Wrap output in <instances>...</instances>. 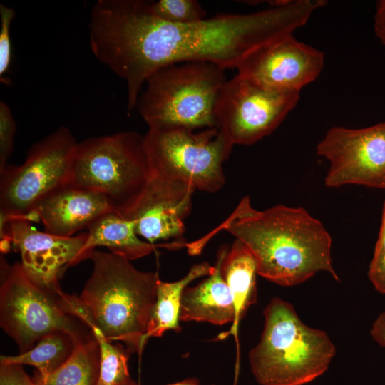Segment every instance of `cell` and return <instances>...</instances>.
Returning <instances> with one entry per match:
<instances>
[{
	"mask_svg": "<svg viewBox=\"0 0 385 385\" xmlns=\"http://www.w3.org/2000/svg\"><path fill=\"white\" fill-rule=\"evenodd\" d=\"M319 8L316 0L283 1L252 14H221L191 23L156 17L148 1L126 0L113 46L127 96L135 101L148 78L167 65L204 61L237 68L254 51L304 25Z\"/></svg>",
	"mask_w": 385,
	"mask_h": 385,
	"instance_id": "1",
	"label": "cell"
},
{
	"mask_svg": "<svg viewBox=\"0 0 385 385\" xmlns=\"http://www.w3.org/2000/svg\"><path fill=\"white\" fill-rule=\"evenodd\" d=\"M220 230L241 241L256 260L257 274L277 284L297 285L319 272L339 280L332 265L331 236L303 207L277 205L258 210L245 196L220 226L188 244L189 253L198 254Z\"/></svg>",
	"mask_w": 385,
	"mask_h": 385,
	"instance_id": "2",
	"label": "cell"
},
{
	"mask_svg": "<svg viewBox=\"0 0 385 385\" xmlns=\"http://www.w3.org/2000/svg\"><path fill=\"white\" fill-rule=\"evenodd\" d=\"M93 268L78 297L63 292L62 309L93 324L111 342H123L140 356L156 299L157 273L135 268L130 260L110 252L94 250Z\"/></svg>",
	"mask_w": 385,
	"mask_h": 385,
	"instance_id": "3",
	"label": "cell"
},
{
	"mask_svg": "<svg viewBox=\"0 0 385 385\" xmlns=\"http://www.w3.org/2000/svg\"><path fill=\"white\" fill-rule=\"evenodd\" d=\"M263 315L260 339L248 354L259 384L304 385L327 370L336 346L325 332L307 326L279 297L271 299Z\"/></svg>",
	"mask_w": 385,
	"mask_h": 385,
	"instance_id": "4",
	"label": "cell"
},
{
	"mask_svg": "<svg viewBox=\"0 0 385 385\" xmlns=\"http://www.w3.org/2000/svg\"><path fill=\"white\" fill-rule=\"evenodd\" d=\"M225 69L204 61L173 63L151 74L137 108L149 129L217 127L215 106Z\"/></svg>",
	"mask_w": 385,
	"mask_h": 385,
	"instance_id": "5",
	"label": "cell"
},
{
	"mask_svg": "<svg viewBox=\"0 0 385 385\" xmlns=\"http://www.w3.org/2000/svg\"><path fill=\"white\" fill-rule=\"evenodd\" d=\"M153 174L145 135L128 130L78 143L68 185L103 194L125 216L137 204Z\"/></svg>",
	"mask_w": 385,
	"mask_h": 385,
	"instance_id": "6",
	"label": "cell"
},
{
	"mask_svg": "<svg viewBox=\"0 0 385 385\" xmlns=\"http://www.w3.org/2000/svg\"><path fill=\"white\" fill-rule=\"evenodd\" d=\"M77 143L71 130L61 126L35 143L22 164L1 170L0 217L40 221L32 211L46 195L68 184Z\"/></svg>",
	"mask_w": 385,
	"mask_h": 385,
	"instance_id": "7",
	"label": "cell"
},
{
	"mask_svg": "<svg viewBox=\"0 0 385 385\" xmlns=\"http://www.w3.org/2000/svg\"><path fill=\"white\" fill-rule=\"evenodd\" d=\"M154 170L215 193L225 183L223 163L234 145L217 128L149 129L145 135Z\"/></svg>",
	"mask_w": 385,
	"mask_h": 385,
	"instance_id": "8",
	"label": "cell"
},
{
	"mask_svg": "<svg viewBox=\"0 0 385 385\" xmlns=\"http://www.w3.org/2000/svg\"><path fill=\"white\" fill-rule=\"evenodd\" d=\"M299 92L281 91L236 74L215 106L217 127L235 145H251L273 132L296 106Z\"/></svg>",
	"mask_w": 385,
	"mask_h": 385,
	"instance_id": "9",
	"label": "cell"
},
{
	"mask_svg": "<svg viewBox=\"0 0 385 385\" xmlns=\"http://www.w3.org/2000/svg\"><path fill=\"white\" fill-rule=\"evenodd\" d=\"M4 266V265H3ZM4 267L0 287V326L14 341L19 354L57 331L85 340L73 320L61 307L57 295L34 284L19 262Z\"/></svg>",
	"mask_w": 385,
	"mask_h": 385,
	"instance_id": "10",
	"label": "cell"
},
{
	"mask_svg": "<svg viewBox=\"0 0 385 385\" xmlns=\"http://www.w3.org/2000/svg\"><path fill=\"white\" fill-rule=\"evenodd\" d=\"M317 153L329 162L326 186L385 188V123L359 129L332 128Z\"/></svg>",
	"mask_w": 385,
	"mask_h": 385,
	"instance_id": "11",
	"label": "cell"
},
{
	"mask_svg": "<svg viewBox=\"0 0 385 385\" xmlns=\"http://www.w3.org/2000/svg\"><path fill=\"white\" fill-rule=\"evenodd\" d=\"M1 240H10L21 255V267L27 278L53 295L61 291L59 278L66 267L85 260L82 250L87 232L61 237L40 231L26 220L0 223Z\"/></svg>",
	"mask_w": 385,
	"mask_h": 385,
	"instance_id": "12",
	"label": "cell"
},
{
	"mask_svg": "<svg viewBox=\"0 0 385 385\" xmlns=\"http://www.w3.org/2000/svg\"><path fill=\"white\" fill-rule=\"evenodd\" d=\"M195 190L191 183L153 168L137 204L124 217L133 220L136 233L153 245L161 240L181 242Z\"/></svg>",
	"mask_w": 385,
	"mask_h": 385,
	"instance_id": "13",
	"label": "cell"
},
{
	"mask_svg": "<svg viewBox=\"0 0 385 385\" xmlns=\"http://www.w3.org/2000/svg\"><path fill=\"white\" fill-rule=\"evenodd\" d=\"M324 63L322 51L288 34L254 51L237 70L264 86L299 92L318 77Z\"/></svg>",
	"mask_w": 385,
	"mask_h": 385,
	"instance_id": "14",
	"label": "cell"
},
{
	"mask_svg": "<svg viewBox=\"0 0 385 385\" xmlns=\"http://www.w3.org/2000/svg\"><path fill=\"white\" fill-rule=\"evenodd\" d=\"M114 210L102 193L63 185L43 197L34 212L44 231L61 237H72L86 229L103 214Z\"/></svg>",
	"mask_w": 385,
	"mask_h": 385,
	"instance_id": "15",
	"label": "cell"
},
{
	"mask_svg": "<svg viewBox=\"0 0 385 385\" xmlns=\"http://www.w3.org/2000/svg\"><path fill=\"white\" fill-rule=\"evenodd\" d=\"M228 248L220 250L212 274L182 294L180 320L205 322L215 325L233 323L235 308L231 292L221 272V264Z\"/></svg>",
	"mask_w": 385,
	"mask_h": 385,
	"instance_id": "16",
	"label": "cell"
},
{
	"mask_svg": "<svg viewBox=\"0 0 385 385\" xmlns=\"http://www.w3.org/2000/svg\"><path fill=\"white\" fill-rule=\"evenodd\" d=\"M86 232L87 240L82 250L85 260L97 247H105L110 252L130 261L148 255L156 247L136 233L133 220L115 210L97 218Z\"/></svg>",
	"mask_w": 385,
	"mask_h": 385,
	"instance_id": "17",
	"label": "cell"
},
{
	"mask_svg": "<svg viewBox=\"0 0 385 385\" xmlns=\"http://www.w3.org/2000/svg\"><path fill=\"white\" fill-rule=\"evenodd\" d=\"M221 272L231 292L235 308V321L223 337L230 334L236 337L240 320L248 308L257 302V262L250 250L239 240L234 241L224 257Z\"/></svg>",
	"mask_w": 385,
	"mask_h": 385,
	"instance_id": "18",
	"label": "cell"
},
{
	"mask_svg": "<svg viewBox=\"0 0 385 385\" xmlns=\"http://www.w3.org/2000/svg\"><path fill=\"white\" fill-rule=\"evenodd\" d=\"M215 266L207 262L193 265L182 279L172 282H162L159 279L156 290V299L154 304L147 332L142 340L143 350L150 337H161L166 331L179 332L180 300L183 290L187 286L202 277L212 274Z\"/></svg>",
	"mask_w": 385,
	"mask_h": 385,
	"instance_id": "19",
	"label": "cell"
},
{
	"mask_svg": "<svg viewBox=\"0 0 385 385\" xmlns=\"http://www.w3.org/2000/svg\"><path fill=\"white\" fill-rule=\"evenodd\" d=\"M36 372L44 385H97L100 356L96 339L78 342L69 358L53 372L45 376Z\"/></svg>",
	"mask_w": 385,
	"mask_h": 385,
	"instance_id": "20",
	"label": "cell"
},
{
	"mask_svg": "<svg viewBox=\"0 0 385 385\" xmlns=\"http://www.w3.org/2000/svg\"><path fill=\"white\" fill-rule=\"evenodd\" d=\"M80 342L66 332H54L43 337L26 352L1 356L0 363L32 366L41 375H48L66 362Z\"/></svg>",
	"mask_w": 385,
	"mask_h": 385,
	"instance_id": "21",
	"label": "cell"
},
{
	"mask_svg": "<svg viewBox=\"0 0 385 385\" xmlns=\"http://www.w3.org/2000/svg\"><path fill=\"white\" fill-rule=\"evenodd\" d=\"M87 327L99 350L100 373L97 385H125L133 381L128 371V356L123 349L113 344L93 324Z\"/></svg>",
	"mask_w": 385,
	"mask_h": 385,
	"instance_id": "22",
	"label": "cell"
},
{
	"mask_svg": "<svg viewBox=\"0 0 385 385\" xmlns=\"http://www.w3.org/2000/svg\"><path fill=\"white\" fill-rule=\"evenodd\" d=\"M148 4L156 17L168 22L191 23L206 18V11L195 0H159Z\"/></svg>",
	"mask_w": 385,
	"mask_h": 385,
	"instance_id": "23",
	"label": "cell"
},
{
	"mask_svg": "<svg viewBox=\"0 0 385 385\" xmlns=\"http://www.w3.org/2000/svg\"><path fill=\"white\" fill-rule=\"evenodd\" d=\"M16 125L8 104L0 101V170L8 163L14 147Z\"/></svg>",
	"mask_w": 385,
	"mask_h": 385,
	"instance_id": "24",
	"label": "cell"
},
{
	"mask_svg": "<svg viewBox=\"0 0 385 385\" xmlns=\"http://www.w3.org/2000/svg\"><path fill=\"white\" fill-rule=\"evenodd\" d=\"M13 8L0 4V76L8 72L11 61V25L15 17Z\"/></svg>",
	"mask_w": 385,
	"mask_h": 385,
	"instance_id": "25",
	"label": "cell"
},
{
	"mask_svg": "<svg viewBox=\"0 0 385 385\" xmlns=\"http://www.w3.org/2000/svg\"><path fill=\"white\" fill-rule=\"evenodd\" d=\"M368 276L374 288L385 294V223L380 226Z\"/></svg>",
	"mask_w": 385,
	"mask_h": 385,
	"instance_id": "26",
	"label": "cell"
},
{
	"mask_svg": "<svg viewBox=\"0 0 385 385\" xmlns=\"http://www.w3.org/2000/svg\"><path fill=\"white\" fill-rule=\"evenodd\" d=\"M32 377L22 365L0 363V385H32Z\"/></svg>",
	"mask_w": 385,
	"mask_h": 385,
	"instance_id": "27",
	"label": "cell"
},
{
	"mask_svg": "<svg viewBox=\"0 0 385 385\" xmlns=\"http://www.w3.org/2000/svg\"><path fill=\"white\" fill-rule=\"evenodd\" d=\"M374 31L381 43L385 45V0H380L376 3Z\"/></svg>",
	"mask_w": 385,
	"mask_h": 385,
	"instance_id": "28",
	"label": "cell"
},
{
	"mask_svg": "<svg viewBox=\"0 0 385 385\" xmlns=\"http://www.w3.org/2000/svg\"><path fill=\"white\" fill-rule=\"evenodd\" d=\"M371 334L376 342L385 346V312L381 313L374 322Z\"/></svg>",
	"mask_w": 385,
	"mask_h": 385,
	"instance_id": "29",
	"label": "cell"
},
{
	"mask_svg": "<svg viewBox=\"0 0 385 385\" xmlns=\"http://www.w3.org/2000/svg\"><path fill=\"white\" fill-rule=\"evenodd\" d=\"M125 385H136V384L133 381L130 383H128ZM168 385H198V381L195 379H186L180 382H177V383L171 384Z\"/></svg>",
	"mask_w": 385,
	"mask_h": 385,
	"instance_id": "30",
	"label": "cell"
},
{
	"mask_svg": "<svg viewBox=\"0 0 385 385\" xmlns=\"http://www.w3.org/2000/svg\"><path fill=\"white\" fill-rule=\"evenodd\" d=\"M32 385H44L36 371L32 377Z\"/></svg>",
	"mask_w": 385,
	"mask_h": 385,
	"instance_id": "31",
	"label": "cell"
}]
</instances>
